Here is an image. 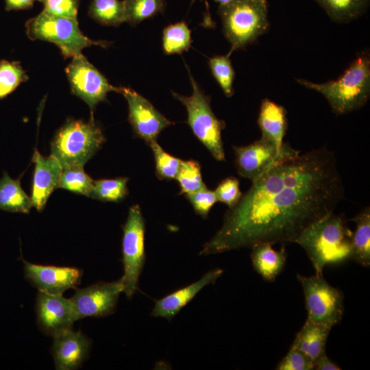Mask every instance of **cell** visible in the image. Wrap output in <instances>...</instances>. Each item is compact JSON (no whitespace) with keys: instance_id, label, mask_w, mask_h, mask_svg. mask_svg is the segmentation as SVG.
<instances>
[{"instance_id":"cell-1","label":"cell","mask_w":370,"mask_h":370,"mask_svg":"<svg viewBox=\"0 0 370 370\" xmlns=\"http://www.w3.org/2000/svg\"><path fill=\"white\" fill-rule=\"evenodd\" d=\"M251 182L200 255L295 243L309 225L332 213L345 195L334 153L326 147L300 153L284 143L278 160Z\"/></svg>"},{"instance_id":"cell-2","label":"cell","mask_w":370,"mask_h":370,"mask_svg":"<svg viewBox=\"0 0 370 370\" xmlns=\"http://www.w3.org/2000/svg\"><path fill=\"white\" fill-rule=\"evenodd\" d=\"M352 234L344 214L333 212L306 228L295 243L305 250L315 275H323L326 265L350 259Z\"/></svg>"},{"instance_id":"cell-3","label":"cell","mask_w":370,"mask_h":370,"mask_svg":"<svg viewBox=\"0 0 370 370\" xmlns=\"http://www.w3.org/2000/svg\"><path fill=\"white\" fill-rule=\"evenodd\" d=\"M297 81L323 95L336 114H347L364 106L369 98V55L367 52L360 54L336 80L322 84L301 79Z\"/></svg>"},{"instance_id":"cell-4","label":"cell","mask_w":370,"mask_h":370,"mask_svg":"<svg viewBox=\"0 0 370 370\" xmlns=\"http://www.w3.org/2000/svg\"><path fill=\"white\" fill-rule=\"evenodd\" d=\"M105 140L101 128L93 118L88 122L68 119L51 141V154L59 161L62 169L84 166Z\"/></svg>"},{"instance_id":"cell-5","label":"cell","mask_w":370,"mask_h":370,"mask_svg":"<svg viewBox=\"0 0 370 370\" xmlns=\"http://www.w3.org/2000/svg\"><path fill=\"white\" fill-rule=\"evenodd\" d=\"M225 37L233 51L256 40L268 29L267 3L256 0H234L219 6Z\"/></svg>"},{"instance_id":"cell-6","label":"cell","mask_w":370,"mask_h":370,"mask_svg":"<svg viewBox=\"0 0 370 370\" xmlns=\"http://www.w3.org/2000/svg\"><path fill=\"white\" fill-rule=\"evenodd\" d=\"M26 33L32 40L54 43L64 58L82 53V49L92 45L108 47L110 42L94 40L80 30L77 19L49 14L44 11L29 19L25 23Z\"/></svg>"},{"instance_id":"cell-7","label":"cell","mask_w":370,"mask_h":370,"mask_svg":"<svg viewBox=\"0 0 370 370\" xmlns=\"http://www.w3.org/2000/svg\"><path fill=\"white\" fill-rule=\"evenodd\" d=\"M188 71L193 88L192 95L184 96L173 91L171 93L185 106L188 113L187 123L195 136L215 160L225 161L221 132L225 127V123L215 116L210 107V97L200 89L188 68Z\"/></svg>"},{"instance_id":"cell-8","label":"cell","mask_w":370,"mask_h":370,"mask_svg":"<svg viewBox=\"0 0 370 370\" xmlns=\"http://www.w3.org/2000/svg\"><path fill=\"white\" fill-rule=\"evenodd\" d=\"M301 285L307 319L330 328L341 321L344 313L343 292L331 286L323 275L297 274Z\"/></svg>"},{"instance_id":"cell-9","label":"cell","mask_w":370,"mask_h":370,"mask_svg":"<svg viewBox=\"0 0 370 370\" xmlns=\"http://www.w3.org/2000/svg\"><path fill=\"white\" fill-rule=\"evenodd\" d=\"M123 232V292L128 299H131L138 290L139 277L145 262V226L139 205L135 204L130 208Z\"/></svg>"},{"instance_id":"cell-10","label":"cell","mask_w":370,"mask_h":370,"mask_svg":"<svg viewBox=\"0 0 370 370\" xmlns=\"http://www.w3.org/2000/svg\"><path fill=\"white\" fill-rule=\"evenodd\" d=\"M65 72L72 92L87 103L92 116L97 105L106 101L108 92H120V87L110 84L82 53L72 58Z\"/></svg>"},{"instance_id":"cell-11","label":"cell","mask_w":370,"mask_h":370,"mask_svg":"<svg viewBox=\"0 0 370 370\" xmlns=\"http://www.w3.org/2000/svg\"><path fill=\"white\" fill-rule=\"evenodd\" d=\"M128 104V121L136 137L149 145L165 128L174 124L160 112L146 98L132 88L120 87Z\"/></svg>"},{"instance_id":"cell-12","label":"cell","mask_w":370,"mask_h":370,"mask_svg":"<svg viewBox=\"0 0 370 370\" xmlns=\"http://www.w3.org/2000/svg\"><path fill=\"white\" fill-rule=\"evenodd\" d=\"M123 290L121 278L116 281L99 282L77 289L70 299L77 320L87 317H102L112 314Z\"/></svg>"},{"instance_id":"cell-13","label":"cell","mask_w":370,"mask_h":370,"mask_svg":"<svg viewBox=\"0 0 370 370\" xmlns=\"http://www.w3.org/2000/svg\"><path fill=\"white\" fill-rule=\"evenodd\" d=\"M36 312L40 330L46 335L54 337L72 329L77 318L70 299L62 295L38 292Z\"/></svg>"},{"instance_id":"cell-14","label":"cell","mask_w":370,"mask_h":370,"mask_svg":"<svg viewBox=\"0 0 370 370\" xmlns=\"http://www.w3.org/2000/svg\"><path fill=\"white\" fill-rule=\"evenodd\" d=\"M25 278L40 292L62 295L80 283L82 271L75 267L39 265L22 259Z\"/></svg>"},{"instance_id":"cell-15","label":"cell","mask_w":370,"mask_h":370,"mask_svg":"<svg viewBox=\"0 0 370 370\" xmlns=\"http://www.w3.org/2000/svg\"><path fill=\"white\" fill-rule=\"evenodd\" d=\"M282 148L278 149L262 137L245 146H234V164L238 175L251 182L256 180L278 160Z\"/></svg>"},{"instance_id":"cell-16","label":"cell","mask_w":370,"mask_h":370,"mask_svg":"<svg viewBox=\"0 0 370 370\" xmlns=\"http://www.w3.org/2000/svg\"><path fill=\"white\" fill-rule=\"evenodd\" d=\"M53 338L51 354L56 369L73 370L80 367L88 356L91 340L81 331L72 329Z\"/></svg>"},{"instance_id":"cell-17","label":"cell","mask_w":370,"mask_h":370,"mask_svg":"<svg viewBox=\"0 0 370 370\" xmlns=\"http://www.w3.org/2000/svg\"><path fill=\"white\" fill-rule=\"evenodd\" d=\"M35 164L31 201L32 206L42 211L54 189L58 188L62 166L53 156L45 157L35 149L32 156Z\"/></svg>"},{"instance_id":"cell-18","label":"cell","mask_w":370,"mask_h":370,"mask_svg":"<svg viewBox=\"0 0 370 370\" xmlns=\"http://www.w3.org/2000/svg\"><path fill=\"white\" fill-rule=\"evenodd\" d=\"M223 270L217 268L209 271L199 280L188 286L178 289L165 297L156 300L151 312L154 317H162L167 320L173 318L196 295L206 286L214 284L221 276Z\"/></svg>"},{"instance_id":"cell-19","label":"cell","mask_w":370,"mask_h":370,"mask_svg":"<svg viewBox=\"0 0 370 370\" xmlns=\"http://www.w3.org/2000/svg\"><path fill=\"white\" fill-rule=\"evenodd\" d=\"M258 124L262 132V138L273 143L282 149L287 122L286 110L282 106L264 99L262 100Z\"/></svg>"},{"instance_id":"cell-20","label":"cell","mask_w":370,"mask_h":370,"mask_svg":"<svg viewBox=\"0 0 370 370\" xmlns=\"http://www.w3.org/2000/svg\"><path fill=\"white\" fill-rule=\"evenodd\" d=\"M269 243H261L253 246L251 260L254 270L267 282H273L282 271L286 262L285 247L275 250Z\"/></svg>"},{"instance_id":"cell-21","label":"cell","mask_w":370,"mask_h":370,"mask_svg":"<svg viewBox=\"0 0 370 370\" xmlns=\"http://www.w3.org/2000/svg\"><path fill=\"white\" fill-rule=\"evenodd\" d=\"M331 329L306 319L297 333L291 347L304 353L315 363L325 353L326 343Z\"/></svg>"},{"instance_id":"cell-22","label":"cell","mask_w":370,"mask_h":370,"mask_svg":"<svg viewBox=\"0 0 370 370\" xmlns=\"http://www.w3.org/2000/svg\"><path fill=\"white\" fill-rule=\"evenodd\" d=\"M356 223L352 234L350 259L367 267L370 265V208L365 207L350 219Z\"/></svg>"},{"instance_id":"cell-23","label":"cell","mask_w":370,"mask_h":370,"mask_svg":"<svg viewBox=\"0 0 370 370\" xmlns=\"http://www.w3.org/2000/svg\"><path fill=\"white\" fill-rule=\"evenodd\" d=\"M32 207L31 198L22 189L20 178L14 180L4 171L0 179V210L29 213Z\"/></svg>"},{"instance_id":"cell-24","label":"cell","mask_w":370,"mask_h":370,"mask_svg":"<svg viewBox=\"0 0 370 370\" xmlns=\"http://www.w3.org/2000/svg\"><path fill=\"white\" fill-rule=\"evenodd\" d=\"M334 21L347 23L359 17L369 0H315Z\"/></svg>"},{"instance_id":"cell-25","label":"cell","mask_w":370,"mask_h":370,"mask_svg":"<svg viewBox=\"0 0 370 370\" xmlns=\"http://www.w3.org/2000/svg\"><path fill=\"white\" fill-rule=\"evenodd\" d=\"M88 15L97 23L108 26H119L125 22L123 1L92 0Z\"/></svg>"},{"instance_id":"cell-26","label":"cell","mask_w":370,"mask_h":370,"mask_svg":"<svg viewBox=\"0 0 370 370\" xmlns=\"http://www.w3.org/2000/svg\"><path fill=\"white\" fill-rule=\"evenodd\" d=\"M162 40L165 54L182 53L188 51L191 46V32L185 22H178L164 29Z\"/></svg>"},{"instance_id":"cell-27","label":"cell","mask_w":370,"mask_h":370,"mask_svg":"<svg viewBox=\"0 0 370 370\" xmlns=\"http://www.w3.org/2000/svg\"><path fill=\"white\" fill-rule=\"evenodd\" d=\"M127 177L93 180L89 197L102 201L119 202L128 194Z\"/></svg>"},{"instance_id":"cell-28","label":"cell","mask_w":370,"mask_h":370,"mask_svg":"<svg viewBox=\"0 0 370 370\" xmlns=\"http://www.w3.org/2000/svg\"><path fill=\"white\" fill-rule=\"evenodd\" d=\"M125 22L136 25L145 19L163 13L165 0H123Z\"/></svg>"},{"instance_id":"cell-29","label":"cell","mask_w":370,"mask_h":370,"mask_svg":"<svg viewBox=\"0 0 370 370\" xmlns=\"http://www.w3.org/2000/svg\"><path fill=\"white\" fill-rule=\"evenodd\" d=\"M84 166L75 165L62 169L58 188L89 197L93 180L84 171Z\"/></svg>"},{"instance_id":"cell-30","label":"cell","mask_w":370,"mask_h":370,"mask_svg":"<svg viewBox=\"0 0 370 370\" xmlns=\"http://www.w3.org/2000/svg\"><path fill=\"white\" fill-rule=\"evenodd\" d=\"M28 75L21 66L19 62L0 61V99L11 94L24 82L27 81Z\"/></svg>"},{"instance_id":"cell-31","label":"cell","mask_w":370,"mask_h":370,"mask_svg":"<svg viewBox=\"0 0 370 370\" xmlns=\"http://www.w3.org/2000/svg\"><path fill=\"white\" fill-rule=\"evenodd\" d=\"M175 180L177 181L180 194L197 191L204 186L199 163L194 160H182Z\"/></svg>"},{"instance_id":"cell-32","label":"cell","mask_w":370,"mask_h":370,"mask_svg":"<svg viewBox=\"0 0 370 370\" xmlns=\"http://www.w3.org/2000/svg\"><path fill=\"white\" fill-rule=\"evenodd\" d=\"M229 56H215L208 61L212 75L227 97L234 93L233 81L235 76Z\"/></svg>"},{"instance_id":"cell-33","label":"cell","mask_w":370,"mask_h":370,"mask_svg":"<svg viewBox=\"0 0 370 370\" xmlns=\"http://www.w3.org/2000/svg\"><path fill=\"white\" fill-rule=\"evenodd\" d=\"M155 160L156 174L162 180H175L182 160L165 151L157 141L149 145Z\"/></svg>"},{"instance_id":"cell-34","label":"cell","mask_w":370,"mask_h":370,"mask_svg":"<svg viewBox=\"0 0 370 370\" xmlns=\"http://www.w3.org/2000/svg\"><path fill=\"white\" fill-rule=\"evenodd\" d=\"M185 195L195 212L203 219L208 217L210 209L218 201L214 190L208 189L206 186Z\"/></svg>"},{"instance_id":"cell-35","label":"cell","mask_w":370,"mask_h":370,"mask_svg":"<svg viewBox=\"0 0 370 370\" xmlns=\"http://www.w3.org/2000/svg\"><path fill=\"white\" fill-rule=\"evenodd\" d=\"M214 192L218 201L226 204L229 208L234 207L243 195L240 190L239 182L234 177H229L223 180Z\"/></svg>"},{"instance_id":"cell-36","label":"cell","mask_w":370,"mask_h":370,"mask_svg":"<svg viewBox=\"0 0 370 370\" xmlns=\"http://www.w3.org/2000/svg\"><path fill=\"white\" fill-rule=\"evenodd\" d=\"M42 3V11L52 15L77 19L80 0H37Z\"/></svg>"},{"instance_id":"cell-37","label":"cell","mask_w":370,"mask_h":370,"mask_svg":"<svg viewBox=\"0 0 370 370\" xmlns=\"http://www.w3.org/2000/svg\"><path fill=\"white\" fill-rule=\"evenodd\" d=\"M315 363L304 353L291 347L287 354L280 360L275 369L278 370H312Z\"/></svg>"},{"instance_id":"cell-38","label":"cell","mask_w":370,"mask_h":370,"mask_svg":"<svg viewBox=\"0 0 370 370\" xmlns=\"http://www.w3.org/2000/svg\"><path fill=\"white\" fill-rule=\"evenodd\" d=\"M314 369L340 370L341 368L331 360L326 355V353H324L316 361Z\"/></svg>"},{"instance_id":"cell-39","label":"cell","mask_w":370,"mask_h":370,"mask_svg":"<svg viewBox=\"0 0 370 370\" xmlns=\"http://www.w3.org/2000/svg\"><path fill=\"white\" fill-rule=\"evenodd\" d=\"M35 0H5V10H27L32 8Z\"/></svg>"},{"instance_id":"cell-40","label":"cell","mask_w":370,"mask_h":370,"mask_svg":"<svg viewBox=\"0 0 370 370\" xmlns=\"http://www.w3.org/2000/svg\"><path fill=\"white\" fill-rule=\"evenodd\" d=\"M214 1L219 3V5H225L230 3L234 0H214Z\"/></svg>"},{"instance_id":"cell-41","label":"cell","mask_w":370,"mask_h":370,"mask_svg":"<svg viewBox=\"0 0 370 370\" xmlns=\"http://www.w3.org/2000/svg\"><path fill=\"white\" fill-rule=\"evenodd\" d=\"M256 1H261V2L267 3L266 0H256Z\"/></svg>"}]
</instances>
